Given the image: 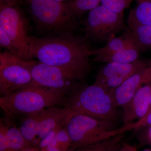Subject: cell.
<instances>
[{
    "label": "cell",
    "mask_w": 151,
    "mask_h": 151,
    "mask_svg": "<svg viewBox=\"0 0 151 151\" xmlns=\"http://www.w3.org/2000/svg\"><path fill=\"white\" fill-rule=\"evenodd\" d=\"M86 36L73 34L37 38L29 37V52L40 62L59 68L76 81L86 78L91 70L93 50Z\"/></svg>",
    "instance_id": "6da1fadb"
},
{
    "label": "cell",
    "mask_w": 151,
    "mask_h": 151,
    "mask_svg": "<svg viewBox=\"0 0 151 151\" xmlns=\"http://www.w3.org/2000/svg\"><path fill=\"white\" fill-rule=\"evenodd\" d=\"M69 92L33 82L29 86L0 98V107L12 120L62 104Z\"/></svg>",
    "instance_id": "7a4b0ae2"
},
{
    "label": "cell",
    "mask_w": 151,
    "mask_h": 151,
    "mask_svg": "<svg viewBox=\"0 0 151 151\" xmlns=\"http://www.w3.org/2000/svg\"><path fill=\"white\" fill-rule=\"evenodd\" d=\"M62 105L76 113L95 119L117 122L119 116L111 92L94 84L78 85L67 94Z\"/></svg>",
    "instance_id": "3957f363"
},
{
    "label": "cell",
    "mask_w": 151,
    "mask_h": 151,
    "mask_svg": "<svg viewBox=\"0 0 151 151\" xmlns=\"http://www.w3.org/2000/svg\"><path fill=\"white\" fill-rule=\"evenodd\" d=\"M66 128L71 140L68 150H73L123 134L133 129V124H124L119 128L116 122L95 119L73 111Z\"/></svg>",
    "instance_id": "277c9868"
},
{
    "label": "cell",
    "mask_w": 151,
    "mask_h": 151,
    "mask_svg": "<svg viewBox=\"0 0 151 151\" xmlns=\"http://www.w3.org/2000/svg\"><path fill=\"white\" fill-rule=\"evenodd\" d=\"M29 3L32 17L39 30L57 35L73 34L77 18L65 3L52 0H31Z\"/></svg>",
    "instance_id": "5b68a950"
},
{
    "label": "cell",
    "mask_w": 151,
    "mask_h": 151,
    "mask_svg": "<svg viewBox=\"0 0 151 151\" xmlns=\"http://www.w3.org/2000/svg\"><path fill=\"white\" fill-rule=\"evenodd\" d=\"M35 61L25 60L9 51L0 53V94L5 96L33 82L32 67Z\"/></svg>",
    "instance_id": "8992f818"
},
{
    "label": "cell",
    "mask_w": 151,
    "mask_h": 151,
    "mask_svg": "<svg viewBox=\"0 0 151 151\" xmlns=\"http://www.w3.org/2000/svg\"><path fill=\"white\" fill-rule=\"evenodd\" d=\"M84 26L88 38L107 42L125 28L123 14L101 4L89 11Z\"/></svg>",
    "instance_id": "52a82bcc"
},
{
    "label": "cell",
    "mask_w": 151,
    "mask_h": 151,
    "mask_svg": "<svg viewBox=\"0 0 151 151\" xmlns=\"http://www.w3.org/2000/svg\"><path fill=\"white\" fill-rule=\"evenodd\" d=\"M0 27L13 42L19 56L25 60H32L29 49L27 24L18 7L0 4Z\"/></svg>",
    "instance_id": "ba28073f"
},
{
    "label": "cell",
    "mask_w": 151,
    "mask_h": 151,
    "mask_svg": "<svg viewBox=\"0 0 151 151\" xmlns=\"http://www.w3.org/2000/svg\"><path fill=\"white\" fill-rule=\"evenodd\" d=\"M147 65V62L139 59L129 63H107L98 70L94 84L112 92Z\"/></svg>",
    "instance_id": "9c48e42d"
},
{
    "label": "cell",
    "mask_w": 151,
    "mask_h": 151,
    "mask_svg": "<svg viewBox=\"0 0 151 151\" xmlns=\"http://www.w3.org/2000/svg\"><path fill=\"white\" fill-rule=\"evenodd\" d=\"M33 82L48 88L72 91L78 86V81L65 70L59 68L35 61L31 70Z\"/></svg>",
    "instance_id": "30bf717a"
},
{
    "label": "cell",
    "mask_w": 151,
    "mask_h": 151,
    "mask_svg": "<svg viewBox=\"0 0 151 151\" xmlns=\"http://www.w3.org/2000/svg\"><path fill=\"white\" fill-rule=\"evenodd\" d=\"M151 82V67L147 65L127 78L111 92L115 105L123 107L132 100L141 86Z\"/></svg>",
    "instance_id": "8fae6325"
},
{
    "label": "cell",
    "mask_w": 151,
    "mask_h": 151,
    "mask_svg": "<svg viewBox=\"0 0 151 151\" xmlns=\"http://www.w3.org/2000/svg\"><path fill=\"white\" fill-rule=\"evenodd\" d=\"M151 82L141 86L134 97L123 108L124 124L141 121L145 117L150 106Z\"/></svg>",
    "instance_id": "7c38bea8"
},
{
    "label": "cell",
    "mask_w": 151,
    "mask_h": 151,
    "mask_svg": "<svg viewBox=\"0 0 151 151\" xmlns=\"http://www.w3.org/2000/svg\"><path fill=\"white\" fill-rule=\"evenodd\" d=\"M29 145L12 119L1 118L0 151H21Z\"/></svg>",
    "instance_id": "4fadbf2b"
},
{
    "label": "cell",
    "mask_w": 151,
    "mask_h": 151,
    "mask_svg": "<svg viewBox=\"0 0 151 151\" xmlns=\"http://www.w3.org/2000/svg\"><path fill=\"white\" fill-rule=\"evenodd\" d=\"M72 111L65 108L50 107L47 108L40 124L35 147L50 132L60 126L65 125Z\"/></svg>",
    "instance_id": "5bb4252c"
},
{
    "label": "cell",
    "mask_w": 151,
    "mask_h": 151,
    "mask_svg": "<svg viewBox=\"0 0 151 151\" xmlns=\"http://www.w3.org/2000/svg\"><path fill=\"white\" fill-rule=\"evenodd\" d=\"M46 109L22 117L19 129L29 145L35 146L41 122L45 114Z\"/></svg>",
    "instance_id": "9a60e30c"
},
{
    "label": "cell",
    "mask_w": 151,
    "mask_h": 151,
    "mask_svg": "<svg viewBox=\"0 0 151 151\" xmlns=\"http://www.w3.org/2000/svg\"><path fill=\"white\" fill-rule=\"evenodd\" d=\"M140 52L139 49L135 44L111 54L94 56L93 61L106 63H131L139 59Z\"/></svg>",
    "instance_id": "2e32d148"
},
{
    "label": "cell",
    "mask_w": 151,
    "mask_h": 151,
    "mask_svg": "<svg viewBox=\"0 0 151 151\" xmlns=\"http://www.w3.org/2000/svg\"><path fill=\"white\" fill-rule=\"evenodd\" d=\"M135 44V41L128 29L124 35L112 38L103 47L93 50V56L111 54Z\"/></svg>",
    "instance_id": "e0dca14e"
},
{
    "label": "cell",
    "mask_w": 151,
    "mask_h": 151,
    "mask_svg": "<svg viewBox=\"0 0 151 151\" xmlns=\"http://www.w3.org/2000/svg\"><path fill=\"white\" fill-rule=\"evenodd\" d=\"M127 22L128 29L141 52L151 50V26Z\"/></svg>",
    "instance_id": "ac0fdd59"
},
{
    "label": "cell",
    "mask_w": 151,
    "mask_h": 151,
    "mask_svg": "<svg viewBox=\"0 0 151 151\" xmlns=\"http://www.w3.org/2000/svg\"><path fill=\"white\" fill-rule=\"evenodd\" d=\"M127 21L151 26V1L139 0L137 6L130 12Z\"/></svg>",
    "instance_id": "d6986e66"
},
{
    "label": "cell",
    "mask_w": 151,
    "mask_h": 151,
    "mask_svg": "<svg viewBox=\"0 0 151 151\" xmlns=\"http://www.w3.org/2000/svg\"><path fill=\"white\" fill-rule=\"evenodd\" d=\"M101 0H65L64 3L70 12L79 18L86 12L90 11L101 4Z\"/></svg>",
    "instance_id": "ffe728a7"
},
{
    "label": "cell",
    "mask_w": 151,
    "mask_h": 151,
    "mask_svg": "<svg viewBox=\"0 0 151 151\" xmlns=\"http://www.w3.org/2000/svg\"><path fill=\"white\" fill-rule=\"evenodd\" d=\"M66 124L61 127L43 151H66L70 148L71 140L66 129Z\"/></svg>",
    "instance_id": "44dd1931"
},
{
    "label": "cell",
    "mask_w": 151,
    "mask_h": 151,
    "mask_svg": "<svg viewBox=\"0 0 151 151\" xmlns=\"http://www.w3.org/2000/svg\"><path fill=\"white\" fill-rule=\"evenodd\" d=\"M123 134L118 135L94 145L76 150H68L66 151H107L114 145L121 142L123 138Z\"/></svg>",
    "instance_id": "7402d4cb"
},
{
    "label": "cell",
    "mask_w": 151,
    "mask_h": 151,
    "mask_svg": "<svg viewBox=\"0 0 151 151\" xmlns=\"http://www.w3.org/2000/svg\"><path fill=\"white\" fill-rule=\"evenodd\" d=\"M134 0H101V4L116 13L123 14Z\"/></svg>",
    "instance_id": "603a6c76"
},
{
    "label": "cell",
    "mask_w": 151,
    "mask_h": 151,
    "mask_svg": "<svg viewBox=\"0 0 151 151\" xmlns=\"http://www.w3.org/2000/svg\"><path fill=\"white\" fill-rule=\"evenodd\" d=\"M0 45L1 48H5L7 50V51L12 54L19 56L18 51L13 42L1 27H0Z\"/></svg>",
    "instance_id": "cb8c5ba5"
},
{
    "label": "cell",
    "mask_w": 151,
    "mask_h": 151,
    "mask_svg": "<svg viewBox=\"0 0 151 151\" xmlns=\"http://www.w3.org/2000/svg\"><path fill=\"white\" fill-rule=\"evenodd\" d=\"M151 126V112L142 120L133 123V129L138 130Z\"/></svg>",
    "instance_id": "d4e9b609"
},
{
    "label": "cell",
    "mask_w": 151,
    "mask_h": 151,
    "mask_svg": "<svg viewBox=\"0 0 151 151\" xmlns=\"http://www.w3.org/2000/svg\"><path fill=\"white\" fill-rule=\"evenodd\" d=\"M20 0H0V4L12 7H18Z\"/></svg>",
    "instance_id": "484cf974"
},
{
    "label": "cell",
    "mask_w": 151,
    "mask_h": 151,
    "mask_svg": "<svg viewBox=\"0 0 151 151\" xmlns=\"http://www.w3.org/2000/svg\"><path fill=\"white\" fill-rule=\"evenodd\" d=\"M118 151H137L136 147L130 145H122Z\"/></svg>",
    "instance_id": "4316f807"
},
{
    "label": "cell",
    "mask_w": 151,
    "mask_h": 151,
    "mask_svg": "<svg viewBox=\"0 0 151 151\" xmlns=\"http://www.w3.org/2000/svg\"><path fill=\"white\" fill-rule=\"evenodd\" d=\"M21 151H41L37 147L32 145L27 146Z\"/></svg>",
    "instance_id": "83f0119b"
},
{
    "label": "cell",
    "mask_w": 151,
    "mask_h": 151,
    "mask_svg": "<svg viewBox=\"0 0 151 151\" xmlns=\"http://www.w3.org/2000/svg\"><path fill=\"white\" fill-rule=\"evenodd\" d=\"M122 146L121 142H119L111 147L107 151H118Z\"/></svg>",
    "instance_id": "f1b7e54d"
},
{
    "label": "cell",
    "mask_w": 151,
    "mask_h": 151,
    "mask_svg": "<svg viewBox=\"0 0 151 151\" xmlns=\"http://www.w3.org/2000/svg\"><path fill=\"white\" fill-rule=\"evenodd\" d=\"M150 127V129H149V134H148V137L149 140L150 142L151 143V126Z\"/></svg>",
    "instance_id": "f546056e"
},
{
    "label": "cell",
    "mask_w": 151,
    "mask_h": 151,
    "mask_svg": "<svg viewBox=\"0 0 151 151\" xmlns=\"http://www.w3.org/2000/svg\"><path fill=\"white\" fill-rule=\"evenodd\" d=\"M151 112V99H150V106H149V108L148 109V111L147 113V115H146V116H147V115H148V114H149V113H150V112ZM145 116V117H146Z\"/></svg>",
    "instance_id": "4dcf8cb0"
},
{
    "label": "cell",
    "mask_w": 151,
    "mask_h": 151,
    "mask_svg": "<svg viewBox=\"0 0 151 151\" xmlns=\"http://www.w3.org/2000/svg\"><path fill=\"white\" fill-rule=\"evenodd\" d=\"M52 1H55L59 2L64 3L65 0H52Z\"/></svg>",
    "instance_id": "1f68e13d"
},
{
    "label": "cell",
    "mask_w": 151,
    "mask_h": 151,
    "mask_svg": "<svg viewBox=\"0 0 151 151\" xmlns=\"http://www.w3.org/2000/svg\"><path fill=\"white\" fill-rule=\"evenodd\" d=\"M147 65L148 66L151 67V59L149 60V61L147 62Z\"/></svg>",
    "instance_id": "d6a6232c"
},
{
    "label": "cell",
    "mask_w": 151,
    "mask_h": 151,
    "mask_svg": "<svg viewBox=\"0 0 151 151\" xmlns=\"http://www.w3.org/2000/svg\"><path fill=\"white\" fill-rule=\"evenodd\" d=\"M142 151H151V149H146L143 150Z\"/></svg>",
    "instance_id": "836d02e7"
},
{
    "label": "cell",
    "mask_w": 151,
    "mask_h": 151,
    "mask_svg": "<svg viewBox=\"0 0 151 151\" xmlns=\"http://www.w3.org/2000/svg\"><path fill=\"white\" fill-rule=\"evenodd\" d=\"M25 1H28V2H30V1H31V0H25Z\"/></svg>",
    "instance_id": "e575fe53"
},
{
    "label": "cell",
    "mask_w": 151,
    "mask_h": 151,
    "mask_svg": "<svg viewBox=\"0 0 151 151\" xmlns=\"http://www.w3.org/2000/svg\"><path fill=\"white\" fill-rule=\"evenodd\" d=\"M150 1H151V0H150Z\"/></svg>",
    "instance_id": "d590c367"
}]
</instances>
